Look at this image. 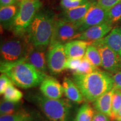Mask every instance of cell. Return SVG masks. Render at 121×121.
<instances>
[{
	"instance_id": "1",
	"label": "cell",
	"mask_w": 121,
	"mask_h": 121,
	"mask_svg": "<svg viewBox=\"0 0 121 121\" xmlns=\"http://www.w3.org/2000/svg\"><path fill=\"white\" fill-rule=\"evenodd\" d=\"M113 75L98 69L91 73H73L72 80L78 86L85 100L92 103L114 88Z\"/></svg>"
},
{
	"instance_id": "2",
	"label": "cell",
	"mask_w": 121,
	"mask_h": 121,
	"mask_svg": "<svg viewBox=\"0 0 121 121\" xmlns=\"http://www.w3.org/2000/svg\"><path fill=\"white\" fill-rule=\"evenodd\" d=\"M1 72L6 74L16 86L30 89L40 86L47 76L23 58L12 62H1Z\"/></svg>"
},
{
	"instance_id": "3",
	"label": "cell",
	"mask_w": 121,
	"mask_h": 121,
	"mask_svg": "<svg viewBox=\"0 0 121 121\" xmlns=\"http://www.w3.org/2000/svg\"><path fill=\"white\" fill-rule=\"evenodd\" d=\"M54 22L50 13H38L27 31L29 43L36 49L45 51L51 43Z\"/></svg>"
},
{
	"instance_id": "4",
	"label": "cell",
	"mask_w": 121,
	"mask_h": 121,
	"mask_svg": "<svg viewBox=\"0 0 121 121\" xmlns=\"http://www.w3.org/2000/svg\"><path fill=\"white\" fill-rule=\"evenodd\" d=\"M30 99L50 121H68L72 109L68 99H50L42 94H34Z\"/></svg>"
},
{
	"instance_id": "5",
	"label": "cell",
	"mask_w": 121,
	"mask_h": 121,
	"mask_svg": "<svg viewBox=\"0 0 121 121\" xmlns=\"http://www.w3.org/2000/svg\"><path fill=\"white\" fill-rule=\"evenodd\" d=\"M42 6L40 0H22L10 29L15 35L22 36L29 27Z\"/></svg>"
},
{
	"instance_id": "6",
	"label": "cell",
	"mask_w": 121,
	"mask_h": 121,
	"mask_svg": "<svg viewBox=\"0 0 121 121\" xmlns=\"http://www.w3.org/2000/svg\"><path fill=\"white\" fill-rule=\"evenodd\" d=\"M30 47L28 39L22 36L7 39L1 43V62H12L26 57Z\"/></svg>"
},
{
	"instance_id": "7",
	"label": "cell",
	"mask_w": 121,
	"mask_h": 121,
	"mask_svg": "<svg viewBox=\"0 0 121 121\" xmlns=\"http://www.w3.org/2000/svg\"><path fill=\"white\" fill-rule=\"evenodd\" d=\"M80 34L76 24L66 20L63 18L55 20L50 45L54 43L65 44L71 40L78 39Z\"/></svg>"
},
{
	"instance_id": "8",
	"label": "cell",
	"mask_w": 121,
	"mask_h": 121,
	"mask_svg": "<svg viewBox=\"0 0 121 121\" xmlns=\"http://www.w3.org/2000/svg\"><path fill=\"white\" fill-rule=\"evenodd\" d=\"M46 56L48 68L51 73L57 75L65 70L67 58L64 44L54 43L49 45Z\"/></svg>"
},
{
	"instance_id": "9",
	"label": "cell",
	"mask_w": 121,
	"mask_h": 121,
	"mask_svg": "<svg viewBox=\"0 0 121 121\" xmlns=\"http://www.w3.org/2000/svg\"><path fill=\"white\" fill-rule=\"evenodd\" d=\"M92 44L99 50L102 58V66L105 70L113 74L121 71V58L118 54L100 40L93 42Z\"/></svg>"
},
{
	"instance_id": "10",
	"label": "cell",
	"mask_w": 121,
	"mask_h": 121,
	"mask_svg": "<svg viewBox=\"0 0 121 121\" xmlns=\"http://www.w3.org/2000/svg\"><path fill=\"white\" fill-rule=\"evenodd\" d=\"M108 22V10L98 5L94 2L84 17L76 24L80 33L91 27Z\"/></svg>"
},
{
	"instance_id": "11",
	"label": "cell",
	"mask_w": 121,
	"mask_h": 121,
	"mask_svg": "<svg viewBox=\"0 0 121 121\" xmlns=\"http://www.w3.org/2000/svg\"><path fill=\"white\" fill-rule=\"evenodd\" d=\"M113 24L106 22L88 28L80 33L78 40L94 42L103 39L113 29Z\"/></svg>"
},
{
	"instance_id": "12",
	"label": "cell",
	"mask_w": 121,
	"mask_h": 121,
	"mask_svg": "<svg viewBox=\"0 0 121 121\" xmlns=\"http://www.w3.org/2000/svg\"><path fill=\"white\" fill-rule=\"evenodd\" d=\"M39 89L44 96L50 99H60L64 94L62 85L56 78L48 76L42 81Z\"/></svg>"
},
{
	"instance_id": "13",
	"label": "cell",
	"mask_w": 121,
	"mask_h": 121,
	"mask_svg": "<svg viewBox=\"0 0 121 121\" xmlns=\"http://www.w3.org/2000/svg\"><path fill=\"white\" fill-rule=\"evenodd\" d=\"M93 42L76 39L65 43V49L67 58H84L89 45Z\"/></svg>"
},
{
	"instance_id": "14",
	"label": "cell",
	"mask_w": 121,
	"mask_h": 121,
	"mask_svg": "<svg viewBox=\"0 0 121 121\" xmlns=\"http://www.w3.org/2000/svg\"><path fill=\"white\" fill-rule=\"evenodd\" d=\"M25 59L39 71L45 73L47 72L48 65L44 51L36 49L30 45Z\"/></svg>"
},
{
	"instance_id": "15",
	"label": "cell",
	"mask_w": 121,
	"mask_h": 121,
	"mask_svg": "<svg viewBox=\"0 0 121 121\" xmlns=\"http://www.w3.org/2000/svg\"><path fill=\"white\" fill-rule=\"evenodd\" d=\"M62 86L64 95L71 102L77 104L82 103L85 101L82 94L73 80L69 78H63Z\"/></svg>"
},
{
	"instance_id": "16",
	"label": "cell",
	"mask_w": 121,
	"mask_h": 121,
	"mask_svg": "<svg viewBox=\"0 0 121 121\" xmlns=\"http://www.w3.org/2000/svg\"><path fill=\"white\" fill-rule=\"evenodd\" d=\"M94 3V1H88L85 4L75 8L65 10L62 13L63 19L73 23H78L84 17Z\"/></svg>"
},
{
	"instance_id": "17",
	"label": "cell",
	"mask_w": 121,
	"mask_h": 121,
	"mask_svg": "<svg viewBox=\"0 0 121 121\" xmlns=\"http://www.w3.org/2000/svg\"><path fill=\"white\" fill-rule=\"evenodd\" d=\"M114 88L98 98L93 102L94 108L97 112L107 115L109 117L112 114V97Z\"/></svg>"
},
{
	"instance_id": "18",
	"label": "cell",
	"mask_w": 121,
	"mask_h": 121,
	"mask_svg": "<svg viewBox=\"0 0 121 121\" xmlns=\"http://www.w3.org/2000/svg\"><path fill=\"white\" fill-rule=\"evenodd\" d=\"M121 58V27H116L105 38L101 39Z\"/></svg>"
},
{
	"instance_id": "19",
	"label": "cell",
	"mask_w": 121,
	"mask_h": 121,
	"mask_svg": "<svg viewBox=\"0 0 121 121\" xmlns=\"http://www.w3.org/2000/svg\"><path fill=\"white\" fill-rule=\"evenodd\" d=\"M19 6L13 4L11 5L1 7L0 9V20L4 28H10L16 17Z\"/></svg>"
},
{
	"instance_id": "20",
	"label": "cell",
	"mask_w": 121,
	"mask_h": 121,
	"mask_svg": "<svg viewBox=\"0 0 121 121\" xmlns=\"http://www.w3.org/2000/svg\"><path fill=\"white\" fill-rule=\"evenodd\" d=\"M39 116L23 108L17 112L9 115H1L0 121H37Z\"/></svg>"
},
{
	"instance_id": "21",
	"label": "cell",
	"mask_w": 121,
	"mask_h": 121,
	"mask_svg": "<svg viewBox=\"0 0 121 121\" xmlns=\"http://www.w3.org/2000/svg\"><path fill=\"white\" fill-rule=\"evenodd\" d=\"M95 111L89 102H85L78 109L75 121H92Z\"/></svg>"
},
{
	"instance_id": "22",
	"label": "cell",
	"mask_w": 121,
	"mask_h": 121,
	"mask_svg": "<svg viewBox=\"0 0 121 121\" xmlns=\"http://www.w3.org/2000/svg\"><path fill=\"white\" fill-rule=\"evenodd\" d=\"M22 102H13L6 100L3 99L0 104V113L1 115H9L15 113L22 110Z\"/></svg>"
},
{
	"instance_id": "23",
	"label": "cell",
	"mask_w": 121,
	"mask_h": 121,
	"mask_svg": "<svg viewBox=\"0 0 121 121\" xmlns=\"http://www.w3.org/2000/svg\"><path fill=\"white\" fill-rule=\"evenodd\" d=\"M23 93L14 86L13 82L9 85L3 94V99L13 102H19L22 100Z\"/></svg>"
},
{
	"instance_id": "24",
	"label": "cell",
	"mask_w": 121,
	"mask_h": 121,
	"mask_svg": "<svg viewBox=\"0 0 121 121\" xmlns=\"http://www.w3.org/2000/svg\"><path fill=\"white\" fill-rule=\"evenodd\" d=\"M85 58L87 59L91 63L98 67L102 66V58L98 48L94 45L91 44L87 48Z\"/></svg>"
},
{
	"instance_id": "25",
	"label": "cell",
	"mask_w": 121,
	"mask_h": 121,
	"mask_svg": "<svg viewBox=\"0 0 121 121\" xmlns=\"http://www.w3.org/2000/svg\"><path fill=\"white\" fill-rule=\"evenodd\" d=\"M121 108V90L114 87L113 97L112 106V114L110 119L116 121L119 110Z\"/></svg>"
},
{
	"instance_id": "26",
	"label": "cell",
	"mask_w": 121,
	"mask_h": 121,
	"mask_svg": "<svg viewBox=\"0 0 121 121\" xmlns=\"http://www.w3.org/2000/svg\"><path fill=\"white\" fill-rule=\"evenodd\" d=\"M108 22L114 24L121 20V1L108 10Z\"/></svg>"
},
{
	"instance_id": "27",
	"label": "cell",
	"mask_w": 121,
	"mask_h": 121,
	"mask_svg": "<svg viewBox=\"0 0 121 121\" xmlns=\"http://www.w3.org/2000/svg\"><path fill=\"white\" fill-rule=\"evenodd\" d=\"M98 69V68L91 63L87 59L84 57L81 60L80 66L74 73L78 74H87L91 73Z\"/></svg>"
},
{
	"instance_id": "28",
	"label": "cell",
	"mask_w": 121,
	"mask_h": 121,
	"mask_svg": "<svg viewBox=\"0 0 121 121\" xmlns=\"http://www.w3.org/2000/svg\"><path fill=\"white\" fill-rule=\"evenodd\" d=\"M88 0H60V6L63 10L75 8L85 4Z\"/></svg>"
},
{
	"instance_id": "29",
	"label": "cell",
	"mask_w": 121,
	"mask_h": 121,
	"mask_svg": "<svg viewBox=\"0 0 121 121\" xmlns=\"http://www.w3.org/2000/svg\"><path fill=\"white\" fill-rule=\"evenodd\" d=\"M82 58H67L65 65V69L75 71L80 66Z\"/></svg>"
},
{
	"instance_id": "30",
	"label": "cell",
	"mask_w": 121,
	"mask_h": 121,
	"mask_svg": "<svg viewBox=\"0 0 121 121\" xmlns=\"http://www.w3.org/2000/svg\"><path fill=\"white\" fill-rule=\"evenodd\" d=\"M12 81L8 76L6 74L2 73L0 76V94L3 95L9 85L12 83Z\"/></svg>"
},
{
	"instance_id": "31",
	"label": "cell",
	"mask_w": 121,
	"mask_h": 121,
	"mask_svg": "<svg viewBox=\"0 0 121 121\" xmlns=\"http://www.w3.org/2000/svg\"><path fill=\"white\" fill-rule=\"evenodd\" d=\"M121 1V0H98L96 3L100 6L108 10Z\"/></svg>"
},
{
	"instance_id": "32",
	"label": "cell",
	"mask_w": 121,
	"mask_h": 121,
	"mask_svg": "<svg viewBox=\"0 0 121 121\" xmlns=\"http://www.w3.org/2000/svg\"><path fill=\"white\" fill-rule=\"evenodd\" d=\"M110 118L107 115L96 111L92 121H110Z\"/></svg>"
},
{
	"instance_id": "33",
	"label": "cell",
	"mask_w": 121,
	"mask_h": 121,
	"mask_svg": "<svg viewBox=\"0 0 121 121\" xmlns=\"http://www.w3.org/2000/svg\"><path fill=\"white\" fill-rule=\"evenodd\" d=\"M114 87L121 90V71L113 74Z\"/></svg>"
},
{
	"instance_id": "34",
	"label": "cell",
	"mask_w": 121,
	"mask_h": 121,
	"mask_svg": "<svg viewBox=\"0 0 121 121\" xmlns=\"http://www.w3.org/2000/svg\"><path fill=\"white\" fill-rule=\"evenodd\" d=\"M17 1L18 0H0V5L1 7L11 5L15 4V2Z\"/></svg>"
},
{
	"instance_id": "35",
	"label": "cell",
	"mask_w": 121,
	"mask_h": 121,
	"mask_svg": "<svg viewBox=\"0 0 121 121\" xmlns=\"http://www.w3.org/2000/svg\"><path fill=\"white\" fill-rule=\"evenodd\" d=\"M116 121H121V108L119 110L118 113L117 117H116Z\"/></svg>"
},
{
	"instance_id": "36",
	"label": "cell",
	"mask_w": 121,
	"mask_h": 121,
	"mask_svg": "<svg viewBox=\"0 0 121 121\" xmlns=\"http://www.w3.org/2000/svg\"><path fill=\"white\" fill-rule=\"evenodd\" d=\"M18 1H19V2H21V1H22V0H18Z\"/></svg>"
}]
</instances>
